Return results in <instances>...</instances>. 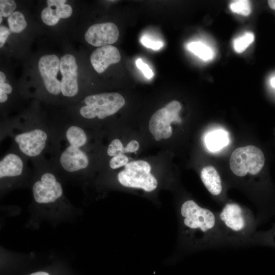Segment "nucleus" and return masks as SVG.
I'll return each mask as SVG.
<instances>
[{"label": "nucleus", "mask_w": 275, "mask_h": 275, "mask_svg": "<svg viewBox=\"0 0 275 275\" xmlns=\"http://www.w3.org/2000/svg\"><path fill=\"white\" fill-rule=\"evenodd\" d=\"M177 213L180 243L185 250L192 252L228 246L216 211L188 199L181 204Z\"/></svg>", "instance_id": "f257e3e1"}, {"label": "nucleus", "mask_w": 275, "mask_h": 275, "mask_svg": "<svg viewBox=\"0 0 275 275\" xmlns=\"http://www.w3.org/2000/svg\"><path fill=\"white\" fill-rule=\"evenodd\" d=\"M50 152L52 167L69 174H75L88 168L89 157L86 152L88 137L85 129L78 123L53 126Z\"/></svg>", "instance_id": "f03ea898"}, {"label": "nucleus", "mask_w": 275, "mask_h": 275, "mask_svg": "<svg viewBox=\"0 0 275 275\" xmlns=\"http://www.w3.org/2000/svg\"><path fill=\"white\" fill-rule=\"evenodd\" d=\"M216 213L228 246L254 245L258 226L256 217L250 209L230 200Z\"/></svg>", "instance_id": "7ed1b4c3"}, {"label": "nucleus", "mask_w": 275, "mask_h": 275, "mask_svg": "<svg viewBox=\"0 0 275 275\" xmlns=\"http://www.w3.org/2000/svg\"><path fill=\"white\" fill-rule=\"evenodd\" d=\"M10 134L16 150L25 158L39 159L50 151L53 126L47 124H11Z\"/></svg>", "instance_id": "20e7f679"}, {"label": "nucleus", "mask_w": 275, "mask_h": 275, "mask_svg": "<svg viewBox=\"0 0 275 275\" xmlns=\"http://www.w3.org/2000/svg\"><path fill=\"white\" fill-rule=\"evenodd\" d=\"M84 102L85 105L79 110L82 118L103 120L116 113L124 106L125 101L121 95L111 92L89 95L85 98Z\"/></svg>", "instance_id": "39448f33"}, {"label": "nucleus", "mask_w": 275, "mask_h": 275, "mask_svg": "<svg viewBox=\"0 0 275 275\" xmlns=\"http://www.w3.org/2000/svg\"><path fill=\"white\" fill-rule=\"evenodd\" d=\"M265 163L264 154L261 149L249 145L235 149L231 155L229 164L234 175L242 178L248 174L257 176L263 170Z\"/></svg>", "instance_id": "423d86ee"}, {"label": "nucleus", "mask_w": 275, "mask_h": 275, "mask_svg": "<svg viewBox=\"0 0 275 275\" xmlns=\"http://www.w3.org/2000/svg\"><path fill=\"white\" fill-rule=\"evenodd\" d=\"M149 164L144 160H138L128 162L123 170L118 174V180L123 186L142 189L151 192L157 186V180L150 173Z\"/></svg>", "instance_id": "0eeeda50"}, {"label": "nucleus", "mask_w": 275, "mask_h": 275, "mask_svg": "<svg viewBox=\"0 0 275 275\" xmlns=\"http://www.w3.org/2000/svg\"><path fill=\"white\" fill-rule=\"evenodd\" d=\"M181 109L180 103L173 100L153 114L149 121V129L156 141H159L162 139H166L171 136L172 128L171 123L181 122L179 116Z\"/></svg>", "instance_id": "6e6552de"}, {"label": "nucleus", "mask_w": 275, "mask_h": 275, "mask_svg": "<svg viewBox=\"0 0 275 275\" xmlns=\"http://www.w3.org/2000/svg\"><path fill=\"white\" fill-rule=\"evenodd\" d=\"M33 194L36 202L49 203L55 202L62 196L63 189L55 175L46 172L42 173L40 180L34 183Z\"/></svg>", "instance_id": "1a4fd4ad"}, {"label": "nucleus", "mask_w": 275, "mask_h": 275, "mask_svg": "<svg viewBox=\"0 0 275 275\" xmlns=\"http://www.w3.org/2000/svg\"><path fill=\"white\" fill-rule=\"evenodd\" d=\"M60 65V60L55 54L44 55L38 61V69L44 86L47 91L54 96L61 93V81L57 78Z\"/></svg>", "instance_id": "9d476101"}, {"label": "nucleus", "mask_w": 275, "mask_h": 275, "mask_svg": "<svg viewBox=\"0 0 275 275\" xmlns=\"http://www.w3.org/2000/svg\"><path fill=\"white\" fill-rule=\"evenodd\" d=\"M60 70L62 75L61 81L62 95L66 97L75 96L78 92V67L75 58L66 54L60 59Z\"/></svg>", "instance_id": "9b49d317"}, {"label": "nucleus", "mask_w": 275, "mask_h": 275, "mask_svg": "<svg viewBox=\"0 0 275 275\" xmlns=\"http://www.w3.org/2000/svg\"><path fill=\"white\" fill-rule=\"evenodd\" d=\"M119 36V31L115 24L104 22L90 26L85 34V39L92 46L102 47L115 43Z\"/></svg>", "instance_id": "f8f14e48"}, {"label": "nucleus", "mask_w": 275, "mask_h": 275, "mask_svg": "<svg viewBox=\"0 0 275 275\" xmlns=\"http://www.w3.org/2000/svg\"><path fill=\"white\" fill-rule=\"evenodd\" d=\"M120 60L119 50L111 45L97 48L90 56L91 64L98 73L104 72L109 65L116 64Z\"/></svg>", "instance_id": "ddd939ff"}, {"label": "nucleus", "mask_w": 275, "mask_h": 275, "mask_svg": "<svg viewBox=\"0 0 275 275\" xmlns=\"http://www.w3.org/2000/svg\"><path fill=\"white\" fill-rule=\"evenodd\" d=\"M25 159L17 151L7 153L0 160L1 179L21 175L26 167Z\"/></svg>", "instance_id": "4468645a"}, {"label": "nucleus", "mask_w": 275, "mask_h": 275, "mask_svg": "<svg viewBox=\"0 0 275 275\" xmlns=\"http://www.w3.org/2000/svg\"><path fill=\"white\" fill-rule=\"evenodd\" d=\"M202 183L210 194L219 199V202H223L221 196L223 195L224 187L221 178L216 170L212 166L203 168L200 173Z\"/></svg>", "instance_id": "2eb2a0df"}, {"label": "nucleus", "mask_w": 275, "mask_h": 275, "mask_svg": "<svg viewBox=\"0 0 275 275\" xmlns=\"http://www.w3.org/2000/svg\"><path fill=\"white\" fill-rule=\"evenodd\" d=\"M229 137L227 132L223 130H216L209 132L205 137V144L210 151L215 152L221 150L229 143Z\"/></svg>", "instance_id": "dca6fc26"}, {"label": "nucleus", "mask_w": 275, "mask_h": 275, "mask_svg": "<svg viewBox=\"0 0 275 275\" xmlns=\"http://www.w3.org/2000/svg\"><path fill=\"white\" fill-rule=\"evenodd\" d=\"M254 245L275 248V223L269 230L257 231Z\"/></svg>", "instance_id": "f3484780"}, {"label": "nucleus", "mask_w": 275, "mask_h": 275, "mask_svg": "<svg viewBox=\"0 0 275 275\" xmlns=\"http://www.w3.org/2000/svg\"><path fill=\"white\" fill-rule=\"evenodd\" d=\"M11 33H19L26 27L27 23L23 14L19 11H14L7 19Z\"/></svg>", "instance_id": "a211bd4d"}, {"label": "nucleus", "mask_w": 275, "mask_h": 275, "mask_svg": "<svg viewBox=\"0 0 275 275\" xmlns=\"http://www.w3.org/2000/svg\"><path fill=\"white\" fill-rule=\"evenodd\" d=\"M187 48L200 59L207 61L213 57L212 49L200 42H193L187 45Z\"/></svg>", "instance_id": "6ab92c4d"}, {"label": "nucleus", "mask_w": 275, "mask_h": 275, "mask_svg": "<svg viewBox=\"0 0 275 275\" xmlns=\"http://www.w3.org/2000/svg\"><path fill=\"white\" fill-rule=\"evenodd\" d=\"M66 0H47L46 4L47 6H52L54 8L58 17L61 18H68L72 14L71 7L65 4Z\"/></svg>", "instance_id": "aec40b11"}, {"label": "nucleus", "mask_w": 275, "mask_h": 275, "mask_svg": "<svg viewBox=\"0 0 275 275\" xmlns=\"http://www.w3.org/2000/svg\"><path fill=\"white\" fill-rule=\"evenodd\" d=\"M41 18L42 21L49 26L55 25L60 19L57 15L54 8L52 6H47L42 10Z\"/></svg>", "instance_id": "412c9836"}, {"label": "nucleus", "mask_w": 275, "mask_h": 275, "mask_svg": "<svg viewBox=\"0 0 275 275\" xmlns=\"http://www.w3.org/2000/svg\"><path fill=\"white\" fill-rule=\"evenodd\" d=\"M254 40V34L252 33H246L242 36L234 40V48L237 52H242L253 42Z\"/></svg>", "instance_id": "4be33fe9"}, {"label": "nucleus", "mask_w": 275, "mask_h": 275, "mask_svg": "<svg viewBox=\"0 0 275 275\" xmlns=\"http://www.w3.org/2000/svg\"><path fill=\"white\" fill-rule=\"evenodd\" d=\"M230 7L233 12L244 16H247L251 12L250 2L246 0L232 1L230 5Z\"/></svg>", "instance_id": "5701e85b"}, {"label": "nucleus", "mask_w": 275, "mask_h": 275, "mask_svg": "<svg viewBox=\"0 0 275 275\" xmlns=\"http://www.w3.org/2000/svg\"><path fill=\"white\" fill-rule=\"evenodd\" d=\"M124 153H125V147H123L121 141L117 139L111 142L107 149V154L111 157Z\"/></svg>", "instance_id": "b1692460"}, {"label": "nucleus", "mask_w": 275, "mask_h": 275, "mask_svg": "<svg viewBox=\"0 0 275 275\" xmlns=\"http://www.w3.org/2000/svg\"><path fill=\"white\" fill-rule=\"evenodd\" d=\"M16 4L13 0L0 1V15L4 17H8L15 10Z\"/></svg>", "instance_id": "393cba45"}, {"label": "nucleus", "mask_w": 275, "mask_h": 275, "mask_svg": "<svg viewBox=\"0 0 275 275\" xmlns=\"http://www.w3.org/2000/svg\"><path fill=\"white\" fill-rule=\"evenodd\" d=\"M128 163V158L124 154L113 156L109 161V166L112 169H116L126 166Z\"/></svg>", "instance_id": "a878e982"}, {"label": "nucleus", "mask_w": 275, "mask_h": 275, "mask_svg": "<svg viewBox=\"0 0 275 275\" xmlns=\"http://www.w3.org/2000/svg\"><path fill=\"white\" fill-rule=\"evenodd\" d=\"M135 63L138 68L142 70L146 77L150 79L153 77V72L152 70L147 64L143 62L141 59H138Z\"/></svg>", "instance_id": "bb28decb"}, {"label": "nucleus", "mask_w": 275, "mask_h": 275, "mask_svg": "<svg viewBox=\"0 0 275 275\" xmlns=\"http://www.w3.org/2000/svg\"><path fill=\"white\" fill-rule=\"evenodd\" d=\"M141 41L146 47L154 50L159 49L163 45L162 42L152 41L146 37H142Z\"/></svg>", "instance_id": "cd10ccee"}, {"label": "nucleus", "mask_w": 275, "mask_h": 275, "mask_svg": "<svg viewBox=\"0 0 275 275\" xmlns=\"http://www.w3.org/2000/svg\"><path fill=\"white\" fill-rule=\"evenodd\" d=\"M11 33L9 28L4 26H0V47L2 48Z\"/></svg>", "instance_id": "c85d7f7f"}, {"label": "nucleus", "mask_w": 275, "mask_h": 275, "mask_svg": "<svg viewBox=\"0 0 275 275\" xmlns=\"http://www.w3.org/2000/svg\"><path fill=\"white\" fill-rule=\"evenodd\" d=\"M139 148V144L135 140L130 141L125 147V153L135 152Z\"/></svg>", "instance_id": "c756f323"}, {"label": "nucleus", "mask_w": 275, "mask_h": 275, "mask_svg": "<svg viewBox=\"0 0 275 275\" xmlns=\"http://www.w3.org/2000/svg\"><path fill=\"white\" fill-rule=\"evenodd\" d=\"M0 92H4L7 95L10 94L12 92V87L6 82L0 83Z\"/></svg>", "instance_id": "7c9ffc66"}, {"label": "nucleus", "mask_w": 275, "mask_h": 275, "mask_svg": "<svg viewBox=\"0 0 275 275\" xmlns=\"http://www.w3.org/2000/svg\"><path fill=\"white\" fill-rule=\"evenodd\" d=\"M8 99V96L6 93L0 92V102L1 103H5L7 101Z\"/></svg>", "instance_id": "2f4dec72"}, {"label": "nucleus", "mask_w": 275, "mask_h": 275, "mask_svg": "<svg viewBox=\"0 0 275 275\" xmlns=\"http://www.w3.org/2000/svg\"><path fill=\"white\" fill-rule=\"evenodd\" d=\"M6 79V75L2 71L0 72V83L5 82Z\"/></svg>", "instance_id": "473e14b6"}, {"label": "nucleus", "mask_w": 275, "mask_h": 275, "mask_svg": "<svg viewBox=\"0 0 275 275\" xmlns=\"http://www.w3.org/2000/svg\"><path fill=\"white\" fill-rule=\"evenodd\" d=\"M268 4L270 8L275 10V0H269L268 1Z\"/></svg>", "instance_id": "72a5a7b5"}, {"label": "nucleus", "mask_w": 275, "mask_h": 275, "mask_svg": "<svg viewBox=\"0 0 275 275\" xmlns=\"http://www.w3.org/2000/svg\"><path fill=\"white\" fill-rule=\"evenodd\" d=\"M30 275H50L48 273L44 271H38L34 272Z\"/></svg>", "instance_id": "f704fd0d"}, {"label": "nucleus", "mask_w": 275, "mask_h": 275, "mask_svg": "<svg viewBox=\"0 0 275 275\" xmlns=\"http://www.w3.org/2000/svg\"><path fill=\"white\" fill-rule=\"evenodd\" d=\"M270 84L271 86L275 88V77L271 78L270 80Z\"/></svg>", "instance_id": "c9c22d12"}, {"label": "nucleus", "mask_w": 275, "mask_h": 275, "mask_svg": "<svg viewBox=\"0 0 275 275\" xmlns=\"http://www.w3.org/2000/svg\"><path fill=\"white\" fill-rule=\"evenodd\" d=\"M2 16L0 15V23H2V21L3 20Z\"/></svg>", "instance_id": "e433bc0d"}]
</instances>
